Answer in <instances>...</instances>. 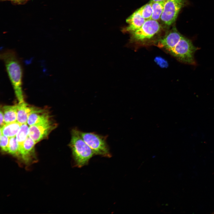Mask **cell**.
Here are the masks:
<instances>
[{
  "label": "cell",
  "mask_w": 214,
  "mask_h": 214,
  "mask_svg": "<svg viewBox=\"0 0 214 214\" xmlns=\"http://www.w3.org/2000/svg\"><path fill=\"white\" fill-rule=\"evenodd\" d=\"M0 124L1 127H2L5 124L4 115L3 112L0 111Z\"/></svg>",
  "instance_id": "cell-20"
},
{
  "label": "cell",
  "mask_w": 214,
  "mask_h": 214,
  "mask_svg": "<svg viewBox=\"0 0 214 214\" xmlns=\"http://www.w3.org/2000/svg\"><path fill=\"white\" fill-rule=\"evenodd\" d=\"M21 124L17 121L5 123L1 127L0 130L2 134L9 138L16 136L18 133Z\"/></svg>",
  "instance_id": "cell-12"
},
{
  "label": "cell",
  "mask_w": 214,
  "mask_h": 214,
  "mask_svg": "<svg viewBox=\"0 0 214 214\" xmlns=\"http://www.w3.org/2000/svg\"><path fill=\"white\" fill-rule=\"evenodd\" d=\"M13 0V1H17L18 0Z\"/></svg>",
  "instance_id": "cell-22"
},
{
  "label": "cell",
  "mask_w": 214,
  "mask_h": 214,
  "mask_svg": "<svg viewBox=\"0 0 214 214\" xmlns=\"http://www.w3.org/2000/svg\"><path fill=\"white\" fill-rule=\"evenodd\" d=\"M185 4V0H166L160 17L161 21L167 25H171Z\"/></svg>",
  "instance_id": "cell-5"
},
{
  "label": "cell",
  "mask_w": 214,
  "mask_h": 214,
  "mask_svg": "<svg viewBox=\"0 0 214 214\" xmlns=\"http://www.w3.org/2000/svg\"><path fill=\"white\" fill-rule=\"evenodd\" d=\"M164 0H150V2H153L155 1H163Z\"/></svg>",
  "instance_id": "cell-21"
},
{
  "label": "cell",
  "mask_w": 214,
  "mask_h": 214,
  "mask_svg": "<svg viewBox=\"0 0 214 214\" xmlns=\"http://www.w3.org/2000/svg\"><path fill=\"white\" fill-rule=\"evenodd\" d=\"M36 143L29 136L23 143L19 146V155L23 160L28 162L29 156L33 150Z\"/></svg>",
  "instance_id": "cell-10"
},
{
  "label": "cell",
  "mask_w": 214,
  "mask_h": 214,
  "mask_svg": "<svg viewBox=\"0 0 214 214\" xmlns=\"http://www.w3.org/2000/svg\"><path fill=\"white\" fill-rule=\"evenodd\" d=\"M166 0L151 2L152 8V19L158 21L160 18Z\"/></svg>",
  "instance_id": "cell-14"
},
{
  "label": "cell",
  "mask_w": 214,
  "mask_h": 214,
  "mask_svg": "<svg viewBox=\"0 0 214 214\" xmlns=\"http://www.w3.org/2000/svg\"><path fill=\"white\" fill-rule=\"evenodd\" d=\"M142 17L146 20L150 19L152 13V3L150 2L144 5L138 10Z\"/></svg>",
  "instance_id": "cell-17"
},
{
  "label": "cell",
  "mask_w": 214,
  "mask_h": 214,
  "mask_svg": "<svg viewBox=\"0 0 214 214\" xmlns=\"http://www.w3.org/2000/svg\"><path fill=\"white\" fill-rule=\"evenodd\" d=\"M10 138L4 135L0 136V146L1 150L7 152Z\"/></svg>",
  "instance_id": "cell-18"
},
{
  "label": "cell",
  "mask_w": 214,
  "mask_h": 214,
  "mask_svg": "<svg viewBox=\"0 0 214 214\" xmlns=\"http://www.w3.org/2000/svg\"><path fill=\"white\" fill-rule=\"evenodd\" d=\"M50 118L48 111L34 108L29 115L27 123L31 126L50 119Z\"/></svg>",
  "instance_id": "cell-9"
},
{
  "label": "cell",
  "mask_w": 214,
  "mask_h": 214,
  "mask_svg": "<svg viewBox=\"0 0 214 214\" xmlns=\"http://www.w3.org/2000/svg\"><path fill=\"white\" fill-rule=\"evenodd\" d=\"M146 20L138 10L127 19L126 22L128 25L122 31L132 33L139 29Z\"/></svg>",
  "instance_id": "cell-8"
},
{
  "label": "cell",
  "mask_w": 214,
  "mask_h": 214,
  "mask_svg": "<svg viewBox=\"0 0 214 214\" xmlns=\"http://www.w3.org/2000/svg\"><path fill=\"white\" fill-rule=\"evenodd\" d=\"M160 29L157 21L152 19L146 20L139 29L132 33V39L139 42L150 39L159 32Z\"/></svg>",
  "instance_id": "cell-6"
},
{
  "label": "cell",
  "mask_w": 214,
  "mask_h": 214,
  "mask_svg": "<svg viewBox=\"0 0 214 214\" xmlns=\"http://www.w3.org/2000/svg\"><path fill=\"white\" fill-rule=\"evenodd\" d=\"M17 105L5 106L3 107V114L5 123L17 121Z\"/></svg>",
  "instance_id": "cell-13"
},
{
  "label": "cell",
  "mask_w": 214,
  "mask_h": 214,
  "mask_svg": "<svg viewBox=\"0 0 214 214\" xmlns=\"http://www.w3.org/2000/svg\"><path fill=\"white\" fill-rule=\"evenodd\" d=\"M155 61L157 64L161 67H166L168 66L167 61L161 57H156L155 59Z\"/></svg>",
  "instance_id": "cell-19"
},
{
  "label": "cell",
  "mask_w": 214,
  "mask_h": 214,
  "mask_svg": "<svg viewBox=\"0 0 214 214\" xmlns=\"http://www.w3.org/2000/svg\"><path fill=\"white\" fill-rule=\"evenodd\" d=\"M80 133L83 139L94 154L106 157H111L106 142V137L94 133L80 131Z\"/></svg>",
  "instance_id": "cell-4"
},
{
  "label": "cell",
  "mask_w": 214,
  "mask_h": 214,
  "mask_svg": "<svg viewBox=\"0 0 214 214\" xmlns=\"http://www.w3.org/2000/svg\"><path fill=\"white\" fill-rule=\"evenodd\" d=\"M19 149V145L16 137L10 138L7 152L14 156L18 155Z\"/></svg>",
  "instance_id": "cell-16"
},
{
  "label": "cell",
  "mask_w": 214,
  "mask_h": 214,
  "mask_svg": "<svg viewBox=\"0 0 214 214\" xmlns=\"http://www.w3.org/2000/svg\"><path fill=\"white\" fill-rule=\"evenodd\" d=\"M17 121L21 124L26 123L29 115L34 108L29 106L24 101L17 105Z\"/></svg>",
  "instance_id": "cell-11"
},
{
  "label": "cell",
  "mask_w": 214,
  "mask_h": 214,
  "mask_svg": "<svg viewBox=\"0 0 214 214\" xmlns=\"http://www.w3.org/2000/svg\"><path fill=\"white\" fill-rule=\"evenodd\" d=\"M29 126L27 123L21 124L15 136L19 146L23 143L29 136Z\"/></svg>",
  "instance_id": "cell-15"
},
{
  "label": "cell",
  "mask_w": 214,
  "mask_h": 214,
  "mask_svg": "<svg viewBox=\"0 0 214 214\" xmlns=\"http://www.w3.org/2000/svg\"><path fill=\"white\" fill-rule=\"evenodd\" d=\"M170 53L179 60L190 64H194V55L198 48L195 47L189 39L183 36L174 28L157 45Z\"/></svg>",
  "instance_id": "cell-1"
},
{
  "label": "cell",
  "mask_w": 214,
  "mask_h": 214,
  "mask_svg": "<svg viewBox=\"0 0 214 214\" xmlns=\"http://www.w3.org/2000/svg\"><path fill=\"white\" fill-rule=\"evenodd\" d=\"M54 126L50 119L29 126V136L37 143L46 137Z\"/></svg>",
  "instance_id": "cell-7"
},
{
  "label": "cell",
  "mask_w": 214,
  "mask_h": 214,
  "mask_svg": "<svg viewBox=\"0 0 214 214\" xmlns=\"http://www.w3.org/2000/svg\"><path fill=\"white\" fill-rule=\"evenodd\" d=\"M0 57L19 102L24 101L22 89V68L16 53L13 50H7L1 54Z\"/></svg>",
  "instance_id": "cell-2"
},
{
  "label": "cell",
  "mask_w": 214,
  "mask_h": 214,
  "mask_svg": "<svg viewBox=\"0 0 214 214\" xmlns=\"http://www.w3.org/2000/svg\"><path fill=\"white\" fill-rule=\"evenodd\" d=\"M69 146L76 166L81 167L87 164L94 154L81 136L80 131L75 128L71 131Z\"/></svg>",
  "instance_id": "cell-3"
}]
</instances>
